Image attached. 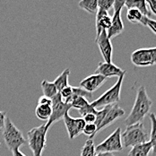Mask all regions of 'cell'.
Instances as JSON below:
<instances>
[{"label": "cell", "instance_id": "obj_1", "mask_svg": "<svg viewBox=\"0 0 156 156\" xmlns=\"http://www.w3.org/2000/svg\"><path fill=\"white\" fill-rule=\"evenodd\" d=\"M152 104H153L152 100L149 98L148 94L146 93L145 87L142 85L137 89L133 108L131 109L129 115L127 116V118L126 119V126H128L136 123H140L144 119V117L149 114Z\"/></svg>", "mask_w": 156, "mask_h": 156}, {"label": "cell", "instance_id": "obj_2", "mask_svg": "<svg viewBox=\"0 0 156 156\" xmlns=\"http://www.w3.org/2000/svg\"><path fill=\"white\" fill-rule=\"evenodd\" d=\"M149 141V134L144 128L143 123H136L126 126L121 133V142L123 147H130Z\"/></svg>", "mask_w": 156, "mask_h": 156}, {"label": "cell", "instance_id": "obj_3", "mask_svg": "<svg viewBox=\"0 0 156 156\" xmlns=\"http://www.w3.org/2000/svg\"><path fill=\"white\" fill-rule=\"evenodd\" d=\"M48 130L46 124L31 129L27 134V141L33 156H42L47 145V133Z\"/></svg>", "mask_w": 156, "mask_h": 156}, {"label": "cell", "instance_id": "obj_4", "mask_svg": "<svg viewBox=\"0 0 156 156\" xmlns=\"http://www.w3.org/2000/svg\"><path fill=\"white\" fill-rule=\"evenodd\" d=\"M3 137L5 145L12 152L16 149H20L21 146L26 144L23 133L17 128L9 118H5V126L3 128Z\"/></svg>", "mask_w": 156, "mask_h": 156}, {"label": "cell", "instance_id": "obj_5", "mask_svg": "<svg viewBox=\"0 0 156 156\" xmlns=\"http://www.w3.org/2000/svg\"><path fill=\"white\" fill-rule=\"evenodd\" d=\"M125 75L126 73L121 75L118 79L117 83L113 86H111L104 94H101L98 99H96L93 102H91L92 106L95 109H98L100 107L117 104L120 101V92H121V87H122Z\"/></svg>", "mask_w": 156, "mask_h": 156}, {"label": "cell", "instance_id": "obj_6", "mask_svg": "<svg viewBox=\"0 0 156 156\" xmlns=\"http://www.w3.org/2000/svg\"><path fill=\"white\" fill-rule=\"evenodd\" d=\"M123 150L121 142V128L118 127L100 144L95 146V153H117Z\"/></svg>", "mask_w": 156, "mask_h": 156}, {"label": "cell", "instance_id": "obj_7", "mask_svg": "<svg viewBox=\"0 0 156 156\" xmlns=\"http://www.w3.org/2000/svg\"><path fill=\"white\" fill-rule=\"evenodd\" d=\"M131 62L140 67L152 66L156 63V48H138L131 55Z\"/></svg>", "mask_w": 156, "mask_h": 156}, {"label": "cell", "instance_id": "obj_8", "mask_svg": "<svg viewBox=\"0 0 156 156\" xmlns=\"http://www.w3.org/2000/svg\"><path fill=\"white\" fill-rule=\"evenodd\" d=\"M51 100H52V105H51L52 112H51L50 118L48 119V122L46 123V126L48 128L53 123L63 119L65 114L66 112H68L69 109H72L70 104H67L63 101L61 96L59 95L58 93L56 94Z\"/></svg>", "mask_w": 156, "mask_h": 156}, {"label": "cell", "instance_id": "obj_9", "mask_svg": "<svg viewBox=\"0 0 156 156\" xmlns=\"http://www.w3.org/2000/svg\"><path fill=\"white\" fill-rule=\"evenodd\" d=\"M63 120H64L65 126L66 127L69 139H74L75 137L79 136L83 132V126L85 125V122L83 119V118L75 119V118L71 117L68 114V112H66L65 114Z\"/></svg>", "mask_w": 156, "mask_h": 156}, {"label": "cell", "instance_id": "obj_10", "mask_svg": "<svg viewBox=\"0 0 156 156\" xmlns=\"http://www.w3.org/2000/svg\"><path fill=\"white\" fill-rule=\"evenodd\" d=\"M95 41H96L98 48L101 51V54L104 59V62L111 63L113 47H112L110 40L107 36L106 31H101L98 36H96Z\"/></svg>", "mask_w": 156, "mask_h": 156}, {"label": "cell", "instance_id": "obj_11", "mask_svg": "<svg viewBox=\"0 0 156 156\" xmlns=\"http://www.w3.org/2000/svg\"><path fill=\"white\" fill-rule=\"evenodd\" d=\"M124 115H125V110L122 109V108H120L118 103L111 105L109 109L108 110V112L106 113L104 119H102L101 123L97 126V128H96V134L99 133L100 131L103 130L107 126L111 125L117 119L122 118Z\"/></svg>", "mask_w": 156, "mask_h": 156}, {"label": "cell", "instance_id": "obj_12", "mask_svg": "<svg viewBox=\"0 0 156 156\" xmlns=\"http://www.w3.org/2000/svg\"><path fill=\"white\" fill-rule=\"evenodd\" d=\"M126 73V70H122L120 67L117 66L113 63L101 62L99 63L98 67L95 70L94 74L101 75L105 78L119 77L121 75Z\"/></svg>", "mask_w": 156, "mask_h": 156}, {"label": "cell", "instance_id": "obj_13", "mask_svg": "<svg viewBox=\"0 0 156 156\" xmlns=\"http://www.w3.org/2000/svg\"><path fill=\"white\" fill-rule=\"evenodd\" d=\"M106 79L107 78H105L101 75L94 74L83 79L80 83V87H82L88 93L93 94L105 83Z\"/></svg>", "mask_w": 156, "mask_h": 156}, {"label": "cell", "instance_id": "obj_14", "mask_svg": "<svg viewBox=\"0 0 156 156\" xmlns=\"http://www.w3.org/2000/svg\"><path fill=\"white\" fill-rule=\"evenodd\" d=\"M124 31V23L121 18V12L118 11V12H114L113 16H111V24L110 27L108 29L107 32V36L109 40L119 36V34H121Z\"/></svg>", "mask_w": 156, "mask_h": 156}, {"label": "cell", "instance_id": "obj_15", "mask_svg": "<svg viewBox=\"0 0 156 156\" xmlns=\"http://www.w3.org/2000/svg\"><path fill=\"white\" fill-rule=\"evenodd\" d=\"M96 36H98L101 31H108L111 24V16H109V12L98 9L96 13Z\"/></svg>", "mask_w": 156, "mask_h": 156}, {"label": "cell", "instance_id": "obj_16", "mask_svg": "<svg viewBox=\"0 0 156 156\" xmlns=\"http://www.w3.org/2000/svg\"><path fill=\"white\" fill-rule=\"evenodd\" d=\"M151 151L153 152V144L148 141L132 146L127 156H149Z\"/></svg>", "mask_w": 156, "mask_h": 156}, {"label": "cell", "instance_id": "obj_17", "mask_svg": "<svg viewBox=\"0 0 156 156\" xmlns=\"http://www.w3.org/2000/svg\"><path fill=\"white\" fill-rule=\"evenodd\" d=\"M125 6H126L127 9L135 8L141 12L142 15L147 16L149 18H151L153 16V14L150 12V10L148 9V7L146 5L145 0H126Z\"/></svg>", "mask_w": 156, "mask_h": 156}, {"label": "cell", "instance_id": "obj_18", "mask_svg": "<svg viewBox=\"0 0 156 156\" xmlns=\"http://www.w3.org/2000/svg\"><path fill=\"white\" fill-rule=\"evenodd\" d=\"M70 75V69L69 68H66L62 73L55 79V81L53 82L54 85L56 86L58 92H59L60 90H62L63 88L68 86V78Z\"/></svg>", "mask_w": 156, "mask_h": 156}, {"label": "cell", "instance_id": "obj_19", "mask_svg": "<svg viewBox=\"0 0 156 156\" xmlns=\"http://www.w3.org/2000/svg\"><path fill=\"white\" fill-rule=\"evenodd\" d=\"M65 102L67 103V104H70L72 109H76L77 110L85 107L86 105H88L90 103L86 98H83V97H81V96H74V95H72L70 97V99H68Z\"/></svg>", "mask_w": 156, "mask_h": 156}, {"label": "cell", "instance_id": "obj_20", "mask_svg": "<svg viewBox=\"0 0 156 156\" xmlns=\"http://www.w3.org/2000/svg\"><path fill=\"white\" fill-rule=\"evenodd\" d=\"M52 112V109L50 105L46 104H38L35 109L36 117L41 120H48Z\"/></svg>", "mask_w": 156, "mask_h": 156}, {"label": "cell", "instance_id": "obj_21", "mask_svg": "<svg viewBox=\"0 0 156 156\" xmlns=\"http://www.w3.org/2000/svg\"><path fill=\"white\" fill-rule=\"evenodd\" d=\"M78 6L91 15L96 14L98 11L97 0H81L78 3Z\"/></svg>", "mask_w": 156, "mask_h": 156}, {"label": "cell", "instance_id": "obj_22", "mask_svg": "<svg viewBox=\"0 0 156 156\" xmlns=\"http://www.w3.org/2000/svg\"><path fill=\"white\" fill-rule=\"evenodd\" d=\"M41 89L43 92V95L46 96L48 98L52 99L56 94H58V90L56 88V86L54 85L53 82H48L47 80H43L41 83Z\"/></svg>", "mask_w": 156, "mask_h": 156}, {"label": "cell", "instance_id": "obj_23", "mask_svg": "<svg viewBox=\"0 0 156 156\" xmlns=\"http://www.w3.org/2000/svg\"><path fill=\"white\" fill-rule=\"evenodd\" d=\"M149 119L151 121V132L149 134V138L151 144H153V156H155V147H156V136H155V126H156V118L154 113L149 114Z\"/></svg>", "mask_w": 156, "mask_h": 156}, {"label": "cell", "instance_id": "obj_24", "mask_svg": "<svg viewBox=\"0 0 156 156\" xmlns=\"http://www.w3.org/2000/svg\"><path fill=\"white\" fill-rule=\"evenodd\" d=\"M145 16L135 8H129L126 12V19L132 23H141L143 17Z\"/></svg>", "mask_w": 156, "mask_h": 156}, {"label": "cell", "instance_id": "obj_25", "mask_svg": "<svg viewBox=\"0 0 156 156\" xmlns=\"http://www.w3.org/2000/svg\"><path fill=\"white\" fill-rule=\"evenodd\" d=\"M95 145L93 139H87L85 144H83L80 156H95Z\"/></svg>", "mask_w": 156, "mask_h": 156}, {"label": "cell", "instance_id": "obj_26", "mask_svg": "<svg viewBox=\"0 0 156 156\" xmlns=\"http://www.w3.org/2000/svg\"><path fill=\"white\" fill-rule=\"evenodd\" d=\"M110 106H111V105H108V106H104L101 109H97V112H96V114H95L96 119H95V123H94L95 126H96V127L101 123L102 119H104V117H105L106 113L108 112V110H109V108H110Z\"/></svg>", "mask_w": 156, "mask_h": 156}, {"label": "cell", "instance_id": "obj_27", "mask_svg": "<svg viewBox=\"0 0 156 156\" xmlns=\"http://www.w3.org/2000/svg\"><path fill=\"white\" fill-rule=\"evenodd\" d=\"M143 26H145L147 28H149L153 33H156V22L152 19V18H149L147 16H144L142 21H141V23Z\"/></svg>", "mask_w": 156, "mask_h": 156}, {"label": "cell", "instance_id": "obj_28", "mask_svg": "<svg viewBox=\"0 0 156 156\" xmlns=\"http://www.w3.org/2000/svg\"><path fill=\"white\" fill-rule=\"evenodd\" d=\"M96 128L95 124H85L82 133L89 136V139H94V136L96 135Z\"/></svg>", "mask_w": 156, "mask_h": 156}, {"label": "cell", "instance_id": "obj_29", "mask_svg": "<svg viewBox=\"0 0 156 156\" xmlns=\"http://www.w3.org/2000/svg\"><path fill=\"white\" fill-rule=\"evenodd\" d=\"M98 9L109 12L113 6V0H97Z\"/></svg>", "mask_w": 156, "mask_h": 156}, {"label": "cell", "instance_id": "obj_30", "mask_svg": "<svg viewBox=\"0 0 156 156\" xmlns=\"http://www.w3.org/2000/svg\"><path fill=\"white\" fill-rule=\"evenodd\" d=\"M59 95L61 96L62 100L64 101H66L68 99H70V97L73 95V86L68 85L65 88H63L62 90H60L58 92Z\"/></svg>", "mask_w": 156, "mask_h": 156}, {"label": "cell", "instance_id": "obj_31", "mask_svg": "<svg viewBox=\"0 0 156 156\" xmlns=\"http://www.w3.org/2000/svg\"><path fill=\"white\" fill-rule=\"evenodd\" d=\"M73 95L74 96H81L83 98H91L92 97V94L88 93L87 91H85L84 89H83L82 87H75L73 86Z\"/></svg>", "mask_w": 156, "mask_h": 156}, {"label": "cell", "instance_id": "obj_32", "mask_svg": "<svg viewBox=\"0 0 156 156\" xmlns=\"http://www.w3.org/2000/svg\"><path fill=\"white\" fill-rule=\"evenodd\" d=\"M78 111H79V113L81 114V116H82V117H83L84 115H86V114H90V113L96 114V112H97V109L94 108V107L92 106V104H91V103H89L88 105H86L85 107H83V108H82L81 109H79Z\"/></svg>", "mask_w": 156, "mask_h": 156}, {"label": "cell", "instance_id": "obj_33", "mask_svg": "<svg viewBox=\"0 0 156 156\" xmlns=\"http://www.w3.org/2000/svg\"><path fill=\"white\" fill-rule=\"evenodd\" d=\"M126 2V0H113V9L114 12H118L122 10V8L125 6V4Z\"/></svg>", "mask_w": 156, "mask_h": 156}, {"label": "cell", "instance_id": "obj_34", "mask_svg": "<svg viewBox=\"0 0 156 156\" xmlns=\"http://www.w3.org/2000/svg\"><path fill=\"white\" fill-rule=\"evenodd\" d=\"M146 5L153 16L156 15V0H145Z\"/></svg>", "mask_w": 156, "mask_h": 156}, {"label": "cell", "instance_id": "obj_35", "mask_svg": "<svg viewBox=\"0 0 156 156\" xmlns=\"http://www.w3.org/2000/svg\"><path fill=\"white\" fill-rule=\"evenodd\" d=\"M83 119L84 120L85 124H94V123H95L96 117H95V114L90 113V114L84 115V116L83 117Z\"/></svg>", "mask_w": 156, "mask_h": 156}, {"label": "cell", "instance_id": "obj_36", "mask_svg": "<svg viewBox=\"0 0 156 156\" xmlns=\"http://www.w3.org/2000/svg\"><path fill=\"white\" fill-rule=\"evenodd\" d=\"M38 104H46V105H52V100L50 98H48L46 96H41L38 101Z\"/></svg>", "mask_w": 156, "mask_h": 156}, {"label": "cell", "instance_id": "obj_37", "mask_svg": "<svg viewBox=\"0 0 156 156\" xmlns=\"http://www.w3.org/2000/svg\"><path fill=\"white\" fill-rule=\"evenodd\" d=\"M6 118V112L5 111H0V131L4 128L5 126V121Z\"/></svg>", "mask_w": 156, "mask_h": 156}, {"label": "cell", "instance_id": "obj_38", "mask_svg": "<svg viewBox=\"0 0 156 156\" xmlns=\"http://www.w3.org/2000/svg\"><path fill=\"white\" fill-rule=\"evenodd\" d=\"M12 154H13V156H26L23 153H22L20 151V149H16V150L12 151Z\"/></svg>", "mask_w": 156, "mask_h": 156}, {"label": "cell", "instance_id": "obj_39", "mask_svg": "<svg viewBox=\"0 0 156 156\" xmlns=\"http://www.w3.org/2000/svg\"><path fill=\"white\" fill-rule=\"evenodd\" d=\"M95 156H116L113 153H99Z\"/></svg>", "mask_w": 156, "mask_h": 156}]
</instances>
